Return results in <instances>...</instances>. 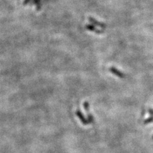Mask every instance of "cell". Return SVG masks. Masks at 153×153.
<instances>
[{"instance_id":"1","label":"cell","mask_w":153,"mask_h":153,"mask_svg":"<svg viewBox=\"0 0 153 153\" xmlns=\"http://www.w3.org/2000/svg\"><path fill=\"white\" fill-rule=\"evenodd\" d=\"M76 115L78 117V118H79L80 120H81V122H82V123L83 124V125H89V124H90L89 122V121H88V120L85 119V118H84V116L83 114H82V112H81L79 110L76 111Z\"/></svg>"},{"instance_id":"6","label":"cell","mask_w":153,"mask_h":153,"mask_svg":"<svg viewBox=\"0 0 153 153\" xmlns=\"http://www.w3.org/2000/svg\"><path fill=\"white\" fill-rule=\"evenodd\" d=\"M88 121H89V123H91L93 122V116L91 114H88Z\"/></svg>"},{"instance_id":"10","label":"cell","mask_w":153,"mask_h":153,"mask_svg":"<svg viewBox=\"0 0 153 153\" xmlns=\"http://www.w3.org/2000/svg\"><path fill=\"white\" fill-rule=\"evenodd\" d=\"M152 137H153V136H152Z\"/></svg>"},{"instance_id":"7","label":"cell","mask_w":153,"mask_h":153,"mask_svg":"<svg viewBox=\"0 0 153 153\" xmlns=\"http://www.w3.org/2000/svg\"><path fill=\"white\" fill-rule=\"evenodd\" d=\"M153 121V116H151V118H149V119L145 120V121H144V124H147V123H149V122H151V121Z\"/></svg>"},{"instance_id":"9","label":"cell","mask_w":153,"mask_h":153,"mask_svg":"<svg viewBox=\"0 0 153 153\" xmlns=\"http://www.w3.org/2000/svg\"><path fill=\"white\" fill-rule=\"evenodd\" d=\"M30 0H25V1H24V5H25V4L28 3L30 2Z\"/></svg>"},{"instance_id":"2","label":"cell","mask_w":153,"mask_h":153,"mask_svg":"<svg viewBox=\"0 0 153 153\" xmlns=\"http://www.w3.org/2000/svg\"><path fill=\"white\" fill-rule=\"evenodd\" d=\"M109 70L111 71V72L112 73V74H114V75H117V76L121 77V78H123V77H125V75H124L123 74H122L121 72H120L119 70H118L117 69H115V68H111L109 69Z\"/></svg>"},{"instance_id":"8","label":"cell","mask_w":153,"mask_h":153,"mask_svg":"<svg viewBox=\"0 0 153 153\" xmlns=\"http://www.w3.org/2000/svg\"><path fill=\"white\" fill-rule=\"evenodd\" d=\"M149 114H151V116H153V111L152 109H149Z\"/></svg>"},{"instance_id":"3","label":"cell","mask_w":153,"mask_h":153,"mask_svg":"<svg viewBox=\"0 0 153 153\" xmlns=\"http://www.w3.org/2000/svg\"><path fill=\"white\" fill-rule=\"evenodd\" d=\"M89 20H90V22H91L93 24H94V25H97L98 26H100V27H103V28H105V24H103V23H99V22H98V21H96V20H95V19H94L93 18L89 17Z\"/></svg>"},{"instance_id":"4","label":"cell","mask_w":153,"mask_h":153,"mask_svg":"<svg viewBox=\"0 0 153 153\" xmlns=\"http://www.w3.org/2000/svg\"><path fill=\"white\" fill-rule=\"evenodd\" d=\"M87 28L89 30H91V31H94V32L97 33H101V31H99L100 30H96V29L95 28L94 26H91V25H88L86 26Z\"/></svg>"},{"instance_id":"5","label":"cell","mask_w":153,"mask_h":153,"mask_svg":"<svg viewBox=\"0 0 153 153\" xmlns=\"http://www.w3.org/2000/svg\"><path fill=\"white\" fill-rule=\"evenodd\" d=\"M84 108L85 110L86 111H89V103H88V101H85L84 103Z\"/></svg>"}]
</instances>
